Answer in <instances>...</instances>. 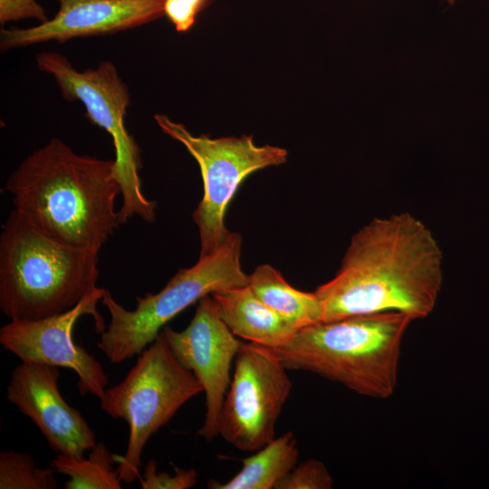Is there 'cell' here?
Returning <instances> with one entry per match:
<instances>
[{"label": "cell", "mask_w": 489, "mask_h": 489, "mask_svg": "<svg viewBox=\"0 0 489 489\" xmlns=\"http://www.w3.org/2000/svg\"><path fill=\"white\" fill-rule=\"evenodd\" d=\"M443 262L433 233L412 214L376 217L353 235L336 274L314 292L321 321L385 312L424 319L441 292Z\"/></svg>", "instance_id": "cell-1"}, {"label": "cell", "mask_w": 489, "mask_h": 489, "mask_svg": "<svg viewBox=\"0 0 489 489\" xmlns=\"http://www.w3.org/2000/svg\"><path fill=\"white\" fill-rule=\"evenodd\" d=\"M5 190L14 209L38 230L69 246L100 252L122 225L114 159L74 152L53 138L10 174Z\"/></svg>", "instance_id": "cell-2"}, {"label": "cell", "mask_w": 489, "mask_h": 489, "mask_svg": "<svg viewBox=\"0 0 489 489\" xmlns=\"http://www.w3.org/2000/svg\"><path fill=\"white\" fill-rule=\"evenodd\" d=\"M99 253L63 244L13 209L0 235V308L13 320L67 312L96 292Z\"/></svg>", "instance_id": "cell-3"}, {"label": "cell", "mask_w": 489, "mask_h": 489, "mask_svg": "<svg viewBox=\"0 0 489 489\" xmlns=\"http://www.w3.org/2000/svg\"><path fill=\"white\" fill-rule=\"evenodd\" d=\"M413 320L398 312L321 321L272 349L287 369L310 371L363 396L387 398L397 386L403 337Z\"/></svg>", "instance_id": "cell-4"}, {"label": "cell", "mask_w": 489, "mask_h": 489, "mask_svg": "<svg viewBox=\"0 0 489 489\" xmlns=\"http://www.w3.org/2000/svg\"><path fill=\"white\" fill-rule=\"evenodd\" d=\"M241 249V235L231 232L213 253L199 257L188 268H180L159 292L138 296L134 310L125 309L104 289L101 302L108 310L110 322L97 347L111 363H121L139 355L168 321L203 297L247 285Z\"/></svg>", "instance_id": "cell-5"}, {"label": "cell", "mask_w": 489, "mask_h": 489, "mask_svg": "<svg viewBox=\"0 0 489 489\" xmlns=\"http://www.w3.org/2000/svg\"><path fill=\"white\" fill-rule=\"evenodd\" d=\"M204 392L195 375L176 360L161 333L144 349L122 381L106 388L101 408L129 427L123 455H114L123 483L139 477L143 449L188 400Z\"/></svg>", "instance_id": "cell-6"}, {"label": "cell", "mask_w": 489, "mask_h": 489, "mask_svg": "<svg viewBox=\"0 0 489 489\" xmlns=\"http://www.w3.org/2000/svg\"><path fill=\"white\" fill-rule=\"evenodd\" d=\"M35 61L39 70L53 77L65 100L82 102L88 120L110 135L115 150V176L122 197L119 210L121 223L135 216L153 222L157 202L148 199L142 191L139 174L142 168L141 150L124 124L130 104L129 92L115 65L103 61L95 69L80 72L64 55L52 52L38 53Z\"/></svg>", "instance_id": "cell-7"}, {"label": "cell", "mask_w": 489, "mask_h": 489, "mask_svg": "<svg viewBox=\"0 0 489 489\" xmlns=\"http://www.w3.org/2000/svg\"><path fill=\"white\" fill-rule=\"evenodd\" d=\"M160 129L181 143L197 162L204 193L192 214L200 240L199 257L217 249L230 235L225 225V214L241 183L254 172L287 161L285 149L257 146L253 136L243 135L212 139L195 136L181 123L167 115L156 114Z\"/></svg>", "instance_id": "cell-8"}, {"label": "cell", "mask_w": 489, "mask_h": 489, "mask_svg": "<svg viewBox=\"0 0 489 489\" xmlns=\"http://www.w3.org/2000/svg\"><path fill=\"white\" fill-rule=\"evenodd\" d=\"M274 351L244 342L219 417L218 434L241 451L261 449L275 437V425L292 383Z\"/></svg>", "instance_id": "cell-9"}, {"label": "cell", "mask_w": 489, "mask_h": 489, "mask_svg": "<svg viewBox=\"0 0 489 489\" xmlns=\"http://www.w3.org/2000/svg\"><path fill=\"white\" fill-rule=\"evenodd\" d=\"M105 288H99L72 309L40 320H13L0 329V344L22 362L62 367L73 370L78 377L81 396L91 394L101 398L109 378L96 358L72 339L76 321L91 316L96 332L106 326L97 309Z\"/></svg>", "instance_id": "cell-10"}, {"label": "cell", "mask_w": 489, "mask_h": 489, "mask_svg": "<svg viewBox=\"0 0 489 489\" xmlns=\"http://www.w3.org/2000/svg\"><path fill=\"white\" fill-rule=\"evenodd\" d=\"M160 333L176 360L204 388L206 413L197 435L210 441L219 435V417L231 382V365L242 340L224 322L211 294L198 302L186 329L177 331L165 326Z\"/></svg>", "instance_id": "cell-11"}, {"label": "cell", "mask_w": 489, "mask_h": 489, "mask_svg": "<svg viewBox=\"0 0 489 489\" xmlns=\"http://www.w3.org/2000/svg\"><path fill=\"white\" fill-rule=\"evenodd\" d=\"M58 367L21 362L12 371L7 400L28 417L58 454L82 457L96 436L79 410L62 398Z\"/></svg>", "instance_id": "cell-12"}, {"label": "cell", "mask_w": 489, "mask_h": 489, "mask_svg": "<svg viewBox=\"0 0 489 489\" xmlns=\"http://www.w3.org/2000/svg\"><path fill=\"white\" fill-rule=\"evenodd\" d=\"M56 14L30 28L1 29L0 49L75 37L105 35L141 26L164 14L165 0H57Z\"/></svg>", "instance_id": "cell-13"}, {"label": "cell", "mask_w": 489, "mask_h": 489, "mask_svg": "<svg viewBox=\"0 0 489 489\" xmlns=\"http://www.w3.org/2000/svg\"><path fill=\"white\" fill-rule=\"evenodd\" d=\"M211 296L229 330L249 342L278 349L289 344L298 332L258 299L248 285Z\"/></svg>", "instance_id": "cell-14"}, {"label": "cell", "mask_w": 489, "mask_h": 489, "mask_svg": "<svg viewBox=\"0 0 489 489\" xmlns=\"http://www.w3.org/2000/svg\"><path fill=\"white\" fill-rule=\"evenodd\" d=\"M247 285L255 296L297 331L322 321V307L315 292L292 287L270 264L257 266Z\"/></svg>", "instance_id": "cell-15"}, {"label": "cell", "mask_w": 489, "mask_h": 489, "mask_svg": "<svg viewBox=\"0 0 489 489\" xmlns=\"http://www.w3.org/2000/svg\"><path fill=\"white\" fill-rule=\"evenodd\" d=\"M299 450L292 432L274 437L257 452L243 459L241 470L229 481L209 480L212 489H272L297 465Z\"/></svg>", "instance_id": "cell-16"}, {"label": "cell", "mask_w": 489, "mask_h": 489, "mask_svg": "<svg viewBox=\"0 0 489 489\" xmlns=\"http://www.w3.org/2000/svg\"><path fill=\"white\" fill-rule=\"evenodd\" d=\"M114 454L103 442H96L87 458L73 457L62 454L51 461L50 465L56 473L65 475L69 480L65 489H120V478Z\"/></svg>", "instance_id": "cell-17"}, {"label": "cell", "mask_w": 489, "mask_h": 489, "mask_svg": "<svg viewBox=\"0 0 489 489\" xmlns=\"http://www.w3.org/2000/svg\"><path fill=\"white\" fill-rule=\"evenodd\" d=\"M53 468H40L27 453L5 450L0 453V489H55Z\"/></svg>", "instance_id": "cell-18"}, {"label": "cell", "mask_w": 489, "mask_h": 489, "mask_svg": "<svg viewBox=\"0 0 489 489\" xmlns=\"http://www.w3.org/2000/svg\"><path fill=\"white\" fill-rule=\"evenodd\" d=\"M333 479L325 465L317 459H308L296 465L273 489H331Z\"/></svg>", "instance_id": "cell-19"}, {"label": "cell", "mask_w": 489, "mask_h": 489, "mask_svg": "<svg viewBox=\"0 0 489 489\" xmlns=\"http://www.w3.org/2000/svg\"><path fill=\"white\" fill-rule=\"evenodd\" d=\"M174 469L173 475L168 472H159L157 462L153 459L149 460L144 468L141 487L143 489H189L197 484L198 475L195 468L182 469L174 466Z\"/></svg>", "instance_id": "cell-20"}, {"label": "cell", "mask_w": 489, "mask_h": 489, "mask_svg": "<svg viewBox=\"0 0 489 489\" xmlns=\"http://www.w3.org/2000/svg\"><path fill=\"white\" fill-rule=\"evenodd\" d=\"M211 0H165L164 14L177 32H186L195 23L197 15Z\"/></svg>", "instance_id": "cell-21"}, {"label": "cell", "mask_w": 489, "mask_h": 489, "mask_svg": "<svg viewBox=\"0 0 489 489\" xmlns=\"http://www.w3.org/2000/svg\"><path fill=\"white\" fill-rule=\"evenodd\" d=\"M21 19H35L40 24L49 18L36 0H0V23Z\"/></svg>", "instance_id": "cell-22"}, {"label": "cell", "mask_w": 489, "mask_h": 489, "mask_svg": "<svg viewBox=\"0 0 489 489\" xmlns=\"http://www.w3.org/2000/svg\"><path fill=\"white\" fill-rule=\"evenodd\" d=\"M456 0H446V2L449 4V5H454L455 3Z\"/></svg>", "instance_id": "cell-23"}]
</instances>
